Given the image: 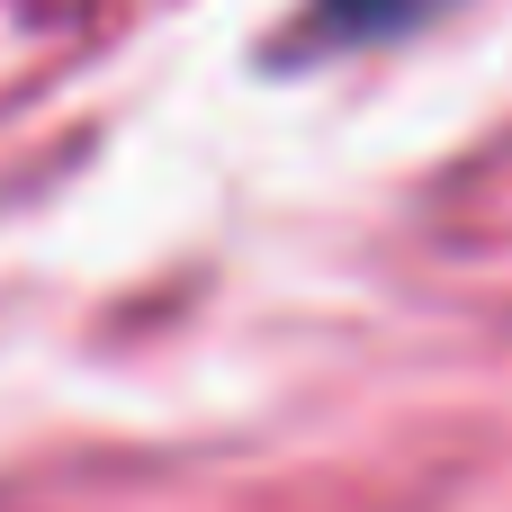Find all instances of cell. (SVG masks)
Masks as SVG:
<instances>
[{"mask_svg":"<svg viewBox=\"0 0 512 512\" xmlns=\"http://www.w3.org/2000/svg\"><path fill=\"white\" fill-rule=\"evenodd\" d=\"M441 0H306V45H360V36H396Z\"/></svg>","mask_w":512,"mask_h":512,"instance_id":"6da1fadb","label":"cell"}]
</instances>
